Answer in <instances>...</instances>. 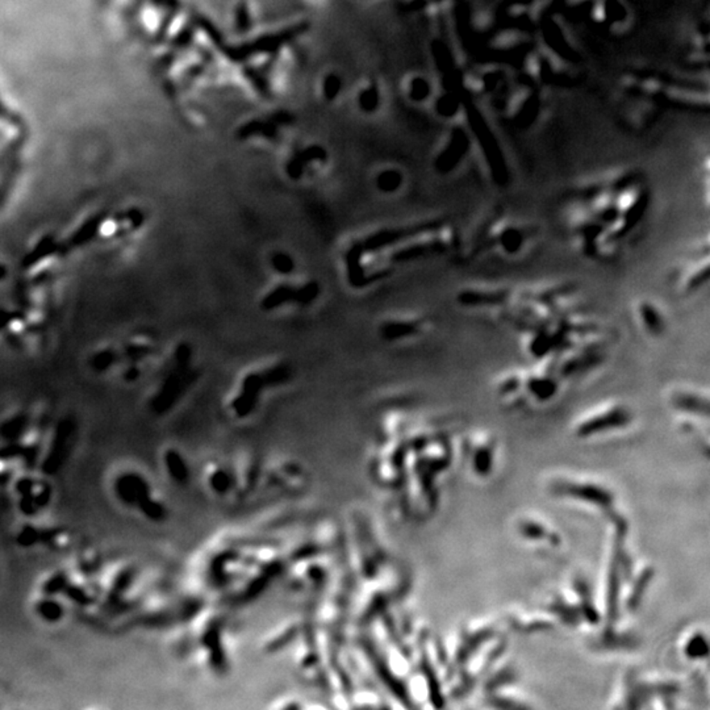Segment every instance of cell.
I'll return each instance as SVG.
<instances>
[{
    "instance_id": "cell-28",
    "label": "cell",
    "mask_w": 710,
    "mask_h": 710,
    "mask_svg": "<svg viewBox=\"0 0 710 710\" xmlns=\"http://www.w3.org/2000/svg\"><path fill=\"white\" fill-rule=\"evenodd\" d=\"M270 262H271L274 271L277 273L279 275H289L295 270V261H293V258L287 253H284V251H275L271 255V261Z\"/></svg>"
},
{
    "instance_id": "cell-20",
    "label": "cell",
    "mask_w": 710,
    "mask_h": 710,
    "mask_svg": "<svg viewBox=\"0 0 710 710\" xmlns=\"http://www.w3.org/2000/svg\"><path fill=\"white\" fill-rule=\"evenodd\" d=\"M36 613L42 621L48 623H57L65 616L62 604L52 596H45L36 603Z\"/></svg>"
},
{
    "instance_id": "cell-2",
    "label": "cell",
    "mask_w": 710,
    "mask_h": 710,
    "mask_svg": "<svg viewBox=\"0 0 710 710\" xmlns=\"http://www.w3.org/2000/svg\"><path fill=\"white\" fill-rule=\"evenodd\" d=\"M536 238V228L530 224L500 216L486 224L477 237L475 250L512 260L522 255Z\"/></svg>"
},
{
    "instance_id": "cell-19",
    "label": "cell",
    "mask_w": 710,
    "mask_h": 710,
    "mask_svg": "<svg viewBox=\"0 0 710 710\" xmlns=\"http://www.w3.org/2000/svg\"><path fill=\"white\" fill-rule=\"evenodd\" d=\"M325 158H327L325 152L317 146L302 150V153H299L298 156H295L289 161V165H287V175L291 179L298 181L302 178L308 162L324 161Z\"/></svg>"
},
{
    "instance_id": "cell-22",
    "label": "cell",
    "mask_w": 710,
    "mask_h": 710,
    "mask_svg": "<svg viewBox=\"0 0 710 710\" xmlns=\"http://www.w3.org/2000/svg\"><path fill=\"white\" fill-rule=\"evenodd\" d=\"M276 124L274 121H253L244 125L239 129V137L248 138L251 136H263L266 138H275L277 134Z\"/></svg>"
},
{
    "instance_id": "cell-4",
    "label": "cell",
    "mask_w": 710,
    "mask_h": 710,
    "mask_svg": "<svg viewBox=\"0 0 710 710\" xmlns=\"http://www.w3.org/2000/svg\"><path fill=\"white\" fill-rule=\"evenodd\" d=\"M191 358L192 352L188 345L183 343L178 346L172 367L165 376L154 399L150 401V407L156 413H165L174 407L192 384L197 372L191 367Z\"/></svg>"
},
{
    "instance_id": "cell-8",
    "label": "cell",
    "mask_w": 710,
    "mask_h": 710,
    "mask_svg": "<svg viewBox=\"0 0 710 710\" xmlns=\"http://www.w3.org/2000/svg\"><path fill=\"white\" fill-rule=\"evenodd\" d=\"M517 289L501 284H471L457 293V302L468 311L499 315L516 298Z\"/></svg>"
},
{
    "instance_id": "cell-18",
    "label": "cell",
    "mask_w": 710,
    "mask_h": 710,
    "mask_svg": "<svg viewBox=\"0 0 710 710\" xmlns=\"http://www.w3.org/2000/svg\"><path fill=\"white\" fill-rule=\"evenodd\" d=\"M163 463L166 467V473L170 476L171 480L176 484H185L190 479V467L183 455L175 450L170 448L163 455Z\"/></svg>"
},
{
    "instance_id": "cell-21",
    "label": "cell",
    "mask_w": 710,
    "mask_h": 710,
    "mask_svg": "<svg viewBox=\"0 0 710 710\" xmlns=\"http://www.w3.org/2000/svg\"><path fill=\"white\" fill-rule=\"evenodd\" d=\"M28 428V417L26 415H15L11 419L4 421L0 425V435L7 442H17Z\"/></svg>"
},
{
    "instance_id": "cell-25",
    "label": "cell",
    "mask_w": 710,
    "mask_h": 710,
    "mask_svg": "<svg viewBox=\"0 0 710 710\" xmlns=\"http://www.w3.org/2000/svg\"><path fill=\"white\" fill-rule=\"evenodd\" d=\"M403 183V175L397 170H385L376 178V185L384 194H392Z\"/></svg>"
},
{
    "instance_id": "cell-9",
    "label": "cell",
    "mask_w": 710,
    "mask_h": 710,
    "mask_svg": "<svg viewBox=\"0 0 710 710\" xmlns=\"http://www.w3.org/2000/svg\"><path fill=\"white\" fill-rule=\"evenodd\" d=\"M446 223L444 220L434 219V220H425V221L412 224L407 226H400V228H385V229H381V230L370 235L367 238H365L361 242H355L353 246L361 254L376 253L379 250L387 249L390 246L401 245L409 238L420 236L426 232H432L434 229L441 228Z\"/></svg>"
},
{
    "instance_id": "cell-6",
    "label": "cell",
    "mask_w": 710,
    "mask_h": 710,
    "mask_svg": "<svg viewBox=\"0 0 710 710\" xmlns=\"http://www.w3.org/2000/svg\"><path fill=\"white\" fill-rule=\"evenodd\" d=\"M710 244L709 237L689 253L686 260L676 270L673 283L679 293L691 296L698 293L709 284Z\"/></svg>"
},
{
    "instance_id": "cell-26",
    "label": "cell",
    "mask_w": 710,
    "mask_h": 710,
    "mask_svg": "<svg viewBox=\"0 0 710 710\" xmlns=\"http://www.w3.org/2000/svg\"><path fill=\"white\" fill-rule=\"evenodd\" d=\"M244 74L246 79L251 83V86L255 89V91L258 92L263 98H270L271 96V89H270V84L267 82L266 75L263 74L261 70H257L254 67H245L244 69Z\"/></svg>"
},
{
    "instance_id": "cell-5",
    "label": "cell",
    "mask_w": 710,
    "mask_h": 710,
    "mask_svg": "<svg viewBox=\"0 0 710 710\" xmlns=\"http://www.w3.org/2000/svg\"><path fill=\"white\" fill-rule=\"evenodd\" d=\"M634 421V412L622 401H608L583 415L575 424L574 432L579 438H592L600 434L617 432L629 428Z\"/></svg>"
},
{
    "instance_id": "cell-16",
    "label": "cell",
    "mask_w": 710,
    "mask_h": 710,
    "mask_svg": "<svg viewBox=\"0 0 710 710\" xmlns=\"http://www.w3.org/2000/svg\"><path fill=\"white\" fill-rule=\"evenodd\" d=\"M429 327V321L422 317L390 320L385 321L381 329V336L385 341H401L419 337Z\"/></svg>"
},
{
    "instance_id": "cell-14",
    "label": "cell",
    "mask_w": 710,
    "mask_h": 710,
    "mask_svg": "<svg viewBox=\"0 0 710 710\" xmlns=\"http://www.w3.org/2000/svg\"><path fill=\"white\" fill-rule=\"evenodd\" d=\"M634 320L639 330L650 338H662L668 329V320L663 308L650 298H642L634 302Z\"/></svg>"
},
{
    "instance_id": "cell-35",
    "label": "cell",
    "mask_w": 710,
    "mask_h": 710,
    "mask_svg": "<svg viewBox=\"0 0 710 710\" xmlns=\"http://www.w3.org/2000/svg\"><path fill=\"white\" fill-rule=\"evenodd\" d=\"M19 508H20L21 513L26 514V516H33V514L39 512V507H37V502L35 500V492L20 496Z\"/></svg>"
},
{
    "instance_id": "cell-7",
    "label": "cell",
    "mask_w": 710,
    "mask_h": 710,
    "mask_svg": "<svg viewBox=\"0 0 710 710\" xmlns=\"http://www.w3.org/2000/svg\"><path fill=\"white\" fill-rule=\"evenodd\" d=\"M565 384L562 376L547 363H534L533 367L522 370L525 404L552 403L563 391Z\"/></svg>"
},
{
    "instance_id": "cell-33",
    "label": "cell",
    "mask_w": 710,
    "mask_h": 710,
    "mask_svg": "<svg viewBox=\"0 0 710 710\" xmlns=\"http://www.w3.org/2000/svg\"><path fill=\"white\" fill-rule=\"evenodd\" d=\"M64 594H66L71 601L77 603V604L84 605L90 603V597H89V593L84 591L82 587H77V585H73L71 583L67 585Z\"/></svg>"
},
{
    "instance_id": "cell-24",
    "label": "cell",
    "mask_w": 710,
    "mask_h": 710,
    "mask_svg": "<svg viewBox=\"0 0 710 710\" xmlns=\"http://www.w3.org/2000/svg\"><path fill=\"white\" fill-rule=\"evenodd\" d=\"M103 220H104V217H102V216L100 217L95 216V217L89 219L86 223L79 228L77 233L73 237L74 244H77V245L87 244L89 241L93 239L95 236L98 235V230L100 229V225L103 223Z\"/></svg>"
},
{
    "instance_id": "cell-1",
    "label": "cell",
    "mask_w": 710,
    "mask_h": 710,
    "mask_svg": "<svg viewBox=\"0 0 710 710\" xmlns=\"http://www.w3.org/2000/svg\"><path fill=\"white\" fill-rule=\"evenodd\" d=\"M650 194L638 183L615 181L580 191L568 216V230L579 253L591 261L616 257L644 224Z\"/></svg>"
},
{
    "instance_id": "cell-15",
    "label": "cell",
    "mask_w": 710,
    "mask_h": 710,
    "mask_svg": "<svg viewBox=\"0 0 710 710\" xmlns=\"http://www.w3.org/2000/svg\"><path fill=\"white\" fill-rule=\"evenodd\" d=\"M115 493L127 507H138L141 501L152 496V488L144 475L129 471L118 475L115 482Z\"/></svg>"
},
{
    "instance_id": "cell-27",
    "label": "cell",
    "mask_w": 710,
    "mask_h": 710,
    "mask_svg": "<svg viewBox=\"0 0 710 710\" xmlns=\"http://www.w3.org/2000/svg\"><path fill=\"white\" fill-rule=\"evenodd\" d=\"M69 584H70V580L65 572H62V571L54 572L52 576L44 583L42 593H44V596L55 597L57 594L64 593Z\"/></svg>"
},
{
    "instance_id": "cell-31",
    "label": "cell",
    "mask_w": 710,
    "mask_h": 710,
    "mask_svg": "<svg viewBox=\"0 0 710 710\" xmlns=\"http://www.w3.org/2000/svg\"><path fill=\"white\" fill-rule=\"evenodd\" d=\"M133 571L131 570H124L118 574L115 581H113V585H112V590L109 592V596L112 599H118L120 596H122L125 591L131 587V583H133Z\"/></svg>"
},
{
    "instance_id": "cell-11",
    "label": "cell",
    "mask_w": 710,
    "mask_h": 710,
    "mask_svg": "<svg viewBox=\"0 0 710 710\" xmlns=\"http://www.w3.org/2000/svg\"><path fill=\"white\" fill-rule=\"evenodd\" d=\"M667 401L677 413L688 417H709V392L692 384H676L667 391Z\"/></svg>"
},
{
    "instance_id": "cell-13",
    "label": "cell",
    "mask_w": 710,
    "mask_h": 710,
    "mask_svg": "<svg viewBox=\"0 0 710 710\" xmlns=\"http://www.w3.org/2000/svg\"><path fill=\"white\" fill-rule=\"evenodd\" d=\"M75 433V424L70 419L60 421L55 426L54 433L49 444L46 455L41 463V471L45 475H55L64 467L67 457L70 454V447L73 444V438Z\"/></svg>"
},
{
    "instance_id": "cell-23",
    "label": "cell",
    "mask_w": 710,
    "mask_h": 710,
    "mask_svg": "<svg viewBox=\"0 0 710 710\" xmlns=\"http://www.w3.org/2000/svg\"><path fill=\"white\" fill-rule=\"evenodd\" d=\"M137 508L149 521H153V522L163 521L167 514L166 507L153 496H149L144 501H141Z\"/></svg>"
},
{
    "instance_id": "cell-36",
    "label": "cell",
    "mask_w": 710,
    "mask_h": 710,
    "mask_svg": "<svg viewBox=\"0 0 710 710\" xmlns=\"http://www.w3.org/2000/svg\"><path fill=\"white\" fill-rule=\"evenodd\" d=\"M428 93H429L428 83L421 78L415 79L412 83V89H410L412 98L415 100H422L425 96H428Z\"/></svg>"
},
{
    "instance_id": "cell-3",
    "label": "cell",
    "mask_w": 710,
    "mask_h": 710,
    "mask_svg": "<svg viewBox=\"0 0 710 710\" xmlns=\"http://www.w3.org/2000/svg\"><path fill=\"white\" fill-rule=\"evenodd\" d=\"M292 370L287 363H276L271 367L262 371H254L245 375L241 381L235 399L230 403V408L236 417H248L257 408L262 392L266 388L277 387L291 379Z\"/></svg>"
},
{
    "instance_id": "cell-12",
    "label": "cell",
    "mask_w": 710,
    "mask_h": 710,
    "mask_svg": "<svg viewBox=\"0 0 710 710\" xmlns=\"http://www.w3.org/2000/svg\"><path fill=\"white\" fill-rule=\"evenodd\" d=\"M318 295L320 286L316 282H308L302 286L280 283L263 296L261 307L264 311H274L286 304L308 307L315 302Z\"/></svg>"
},
{
    "instance_id": "cell-38",
    "label": "cell",
    "mask_w": 710,
    "mask_h": 710,
    "mask_svg": "<svg viewBox=\"0 0 710 710\" xmlns=\"http://www.w3.org/2000/svg\"><path fill=\"white\" fill-rule=\"evenodd\" d=\"M11 320H12V317H11L10 312H7L4 309H0V329L7 327L11 322Z\"/></svg>"
},
{
    "instance_id": "cell-37",
    "label": "cell",
    "mask_w": 710,
    "mask_h": 710,
    "mask_svg": "<svg viewBox=\"0 0 710 710\" xmlns=\"http://www.w3.org/2000/svg\"><path fill=\"white\" fill-rule=\"evenodd\" d=\"M36 483L35 480H32L30 477H21L20 480L16 482V492L19 493V496H23V495H28V493H33L35 489H36Z\"/></svg>"
},
{
    "instance_id": "cell-34",
    "label": "cell",
    "mask_w": 710,
    "mask_h": 710,
    "mask_svg": "<svg viewBox=\"0 0 710 710\" xmlns=\"http://www.w3.org/2000/svg\"><path fill=\"white\" fill-rule=\"evenodd\" d=\"M341 79L334 74L328 75L324 82V95L328 100H333L341 90Z\"/></svg>"
},
{
    "instance_id": "cell-29",
    "label": "cell",
    "mask_w": 710,
    "mask_h": 710,
    "mask_svg": "<svg viewBox=\"0 0 710 710\" xmlns=\"http://www.w3.org/2000/svg\"><path fill=\"white\" fill-rule=\"evenodd\" d=\"M379 105V91L376 84H370L359 95V107L365 112H374Z\"/></svg>"
},
{
    "instance_id": "cell-10",
    "label": "cell",
    "mask_w": 710,
    "mask_h": 710,
    "mask_svg": "<svg viewBox=\"0 0 710 710\" xmlns=\"http://www.w3.org/2000/svg\"><path fill=\"white\" fill-rule=\"evenodd\" d=\"M305 30H307V26L305 24H299V26H292V28H289V29L280 30V32L274 33V35L264 36V37L255 39V41H251V42H248V44L239 45V46H235V48H228V46L225 48L224 46L221 49L224 51V54L226 57H229L230 61L241 62V61L249 60V57H253L255 54L279 52V49H282V46L289 44L292 39H296L299 35H302V32H305Z\"/></svg>"
},
{
    "instance_id": "cell-17",
    "label": "cell",
    "mask_w": 710,
    "mask_h": 710,
    "mask_svg": "<svg viewBox=\"0 0 710 710\" xmlns=\"http://www.w3.org/2000/svg\"><path fill=\"white\" fill-rule=\"evenodd\" d=\"M495 394L502 403L521 406L524 401L522 370H508L501 372L495 381Z\"/></svg>"
},
{
    "instance_id": "cell-32",
    "label": "cell",
    "mask_w": 710,
    "mask_h": 710,
    "mask_svg": "<svg viewBox=\"0 0 710 710\" xmlns=\"http://www.w3.org/2000/svg\"><path fill=\"white\" fill-rule=\"evenodd\" d=\"M235 26L236 32L239 35H245L251 30V17H250L249 8L245 3H239L236 7V16H235Z\"/></svg>"
},
{
    "instance_id": "cell-30",
    "label": "cell",
    "mask_w": 710,
    "mask_h": 710,
    "mask_svg": "<svg viewBox=\"0 0 710 710\" xmlns=\"http://www.w3.org/2000/svg\"><path fill=\"white\" fill-rule=\"evenodd\" d=\"M45 537V533L37 527L32 525H26L20 530V533L16 537V542L23 547H30Z\"/></svg>"
}]
</instances>
